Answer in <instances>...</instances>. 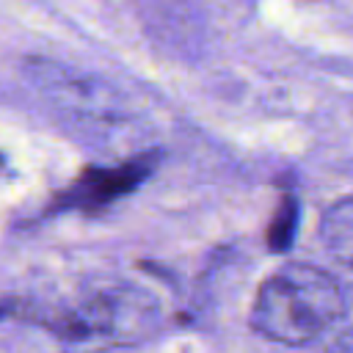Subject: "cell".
Instances as JSON below:
<instances>
[{"label":"cell","mask_w":353,"mask_h":353,"mask_svg":"<svg viewBox=\"0 0 353 353\" xmlns=\"http://www.w3.org/2000/svg\"><path fill=\"white\" fill-rule=\"evenodd\" d=\"M345 314V290L323 268L287 262L256 290L251 328L276 345H309Z\"/></svg>","instance_id":"2"},{"label":"cell","mask_w":353,"mask_h":353,"mask_svg":"<svg viewBox=\"0 0 353 353\" xmlns=\"http://www.w3.org/2000/svg\"><path fill=\"white\" fill-rule=\"evenodd\" d=\"M320 240L325 251L353 270V193L336 199L320 218Z\"/></svg>","instance_id":"4"},{"label":"cell","mask_w":353,"mask_h":353,"mask_svg":"<svg viewBox=\"0 0 353 353\" xmlns=\"http://www.w3.org/2000/svg\"><path fill=\"white\" fill-rule=\"evenodd\" d=\"M33 320L72 350L119 347L143 339L154 328L157 303L121 281L77 287L72 295L33 303Z\"/></svg>","instance_id":"1"},{"label":"cell","mask_w":353,"mask_h":353,"mask_svg":"<svg viewBox=\"0 0 353 353\" xmlns=\"http://www.w3.org/2000/svg\"><path fill=\"white\" fill-rule=\"evenodd\" d=\"M152 168H154L152 152L124 160L119 165H88L69 188H63L52 199L50 212H63V210L99 212V210L110 207L113 201L138 190L143 185V179L152 174Z\"/></svg>","instance_id":"3"},{"label":"cell","mask_w":353,"mask_h":353,"mask_svg":"<svg viewBox=\"0 0 353 353\" xmlns=\"http://www.w3.org/2000/svg\"><path fill=\"white\" fill-rule=\"evenodd\" d=\"M325 353H353V328L342 331V334L325 347Z\"/></svg>","instance_id":"5"}]
</instances>
